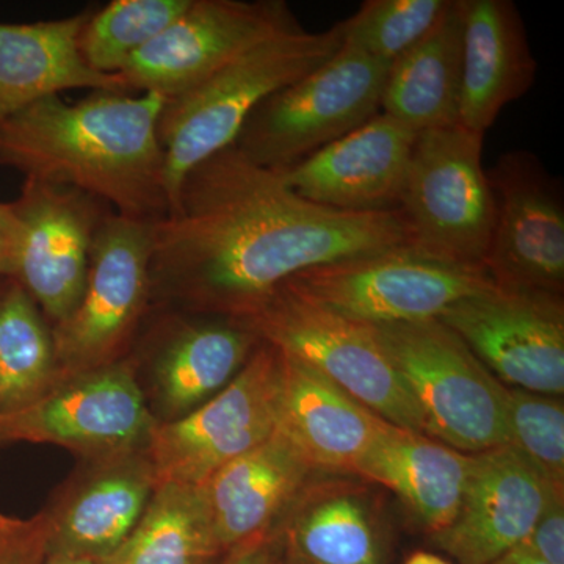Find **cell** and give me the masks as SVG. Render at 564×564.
<instances>
[{
  "label": "cell",
  "mask_w": 564,
  "mask_h": 564,
  "mask_svg": "<svg viewBox=\"0 0 564 564\" xmlns=\"http://www.w3.org/2000/svg\"><path fill=\"white\" fill-rule=\"evenodd\" d=\"M406 243L399 210L318 206L232 144L196 165L151 225L152 291L240 321L295 274Z\"/></svg>",
  "instance_id": "cell-1"
},
{
  "label": "cell",
  "mask_w": 564,
  "mask_h": 564,
  "mask_svg": "<svg viewBox=\"0 0 564 564\" xmlns=\"http://www.w3.org/2000/svg\"><path fill=\"white\" fill-rule=\"evenodd\" d=\"M154 93L95 90L79 101L40 99L0 122V165L87 193L129 220L170 212Z\"/></svg>",
  "instance_id": "cell-2"
},
{
  "label": "cell",
  "mask_w": 564,
  "mask_h": 564,
  "mask_svg": "<svg viewBox=\"0 0 564 564\" xmlns=\"http://www.w3.org/2000/svg\"><path fill=\"white\" fill-rule=\"evenodd\" d=\"M343 41L340 22L328 31L285 33L263 41L192 90L165 101L158 133L165 155L170 209L184 177L232 147L263 99L328 61Z\"/></svg>",
  "instance_id": "cell-3"
},
{
  "label": "cell",
  "mask_w": 564,
  "mask_h": 564,
  "mask_svg": "<svg viewBox=\"0 0 564 564\" xmlns=\"http://www.w3.org/2000/svg\"><path fill=\"white\" fill-rule=\"evenodd\" d=\"M391 65L343 41L328 61L263 99L234 147L284 172L380 113Z\"/></svg>",
  "instance_id": "cell-4"
},
{
  "label": "cell",
  "mask_w": 564,
  "mask_h": 564,
  "mask_svg": "<svg viewBox=\"0 0 564 564\" xmlns=\"http://www.w3.org/2000/svg\"><path fill=\"white\" fill-rule=\"evenodd\" d=\"M425 421L426 436L463 454L507 444L505 384L437 321L372 326Z\"/></svg>",
  "instance_id": "cell-5"
},
{
  "label": "cell",
  "mask_w": 564,
  "mask_h": 564,
  "mask_svg": "<svg viewBox=\"0 0 564 564\" xmlns=\"http://www.w3.org/2000/svg\"><path fill=\"white\" fill-rule=\"evenodd\" d=\"M484 139L462 124L415 137L397 207L414 250L485 269L496 207L481 162Z\"/></svg>",
  "instance_id": "cell-6"
},
{
  "label": "cell",
  "mask_w": 564,
  "mask_h": 564,
  "mask_svg": "<svg viewBox=\"0 0 564 564\" xmlns=\"http://www.w3.org/2000/svg\"><path fill=\"white\" fill-rule=\"evenodd\" d=\"M282 285L369 326L434 321L456 303L497 288L481 267L441 261L408 243L314 267Z\"/></svg>",
  "instance_id": "cell-7"
},
{
  "label": "cell",
  "mask_w": 564,
  "mask_h": 564,
  "mask_svg": "<svg viewBox=\"0 0 564 564\" xmlns=\"http://www.w3.org/2000/svg\"><path fill=\"white\" fill-rule=\"evenodd\" d=\"M239 322L317 369L386 422L426 436L421 410L372 326L307 302L284 285Z\"/></svg>",
  "instance_id": "cell-8"
},
{
  "label": "cell",
  "mask_w": 564,
  "mask_h": 564,
  "mask_svg": "<svg viewBox=\"0 0 564 564\" xmlns=\"http://www.w3.org/2000/svg\"><path fill=\"white\" fill-rule=\"evenodd\" d=\"M282 355L261 339L231 383L181 417L155 423L143 455L154 486H202L252 448L280 423Z\"/></svg>",
  "instance_id": "cell-9"
},
{
  "label": "cell",
  "mask_w": 564,
  "mask_h": 564,
  "mask_svg": "<svg viewBox=\"0 0 564 564\" xmlns=\"http://www.w3.org/2000/svg\"><path fill=\"white\" fill-rule=\"evenodd\" d=\"M151 293V225L110 210L96 232L79 303L52 328L58 378L117 361Z\"/></svg>",
  "instance_id": "cell-10"
},
{
  "label": "cell",
  "mask_w": 564,
  "mask_h": 564,
  "mask_svg": "<svg viewBox=\"0 0 564 564\" xmlns=\"http://www.w3.org/2000/svg\"><path fill=\"white\" fill-rule=\"evenodd\" d=\"M35 402L0 413V441L62 445L104 459L143 452L152 421L131 361H115L63 380Z\"/></svg>",
  "instance_id": "cell-11"
},
{
  "label": "cell",
  "mask_w": 564,
  "mask_h": 564,
  "mask_svg": "<svg viewBox=\"0 0 564 564\" xmlns=\"http://www.w3.org/2000/svg\"><path fill=\"white\" fill-rule=\"evenodd\" d=\"M302 29L284 0H192L120 74L129 91L169 101L263 41Z\"/></svg>",
  "instance_id": "cell-12"
},
{
  "label": "cell",
  "mask_w": 564,
  "mask_h": 564,
  "mask_svg": "<svg viewBox=\"0 0 564 564\" xmlns=\"http://www.w3.org/2000/svg\"><path fill=\"white\" fill-rule=\"evenodd\" d=\"M486 173L496 207L486 273L507 291L563 295L564 206L558 182L525 151L507 152Z\"/></svg>",
  "instance_id": "cell-13"
},
{
  "label": "cell",
  "mask_w": 564,
  "mask_h": 564,
  "mask_svg": "<svg viewBox=\"0 0 564 564\" xmlns=\"http://www.w3.org/2000/svg\"><path fill=\"white\" fill-rule=\"evenodd\" d=\"M437 321L505 386L563 397V295L494 288L456 303Z\"/></svg>",
  "instance_id": "cell-14"
},
{
  "label": "cell",
  "mask_w": 564,
  "mask_h": 564,
  "mask_svg": "<svg viewBox=\"0 0 564 564\" xmlns=\"http://www.w3.org/2000/svg\"><path fill=\"white\" fill-rule=\"evenodd\" d=\"M11 204L22 228L13 280L57 325L79 303L96 232L111 209L76 188L31 177Z\"/></svg>",
  "instance_id": "cell-15"
},
{
  "label": "cell",
  "mask_w": 564,
  "mask_h": 564,
  "mask_svg": "<svg viewBox=\"0 0 564 564\" xmlns=\"http://www.w3.org/2000/svg\"><path fill=\"white\" fill-rule=\"evenodd\" d=\"M554 494L564 496L508 445L473 454L458 513L432 541L458 564H491L529 536Z\"/></svg>",
  "instance_id": "cell-16"
},
{
  "label": "cell",
  "mask_w": 564,
  "mask_h": 564,
  "mask_svg": "<svg viewBox=\"0 0 564 564\" xmlns=\"http://www.w3.org/2000/svg\"><path fill=\"white\" fill-rule=\"evenodd\" d=\"M417 133L384 113L291 169L282 180L307 202L351 214L397 210Z\"/></svg>",
  "instance_id": "cell-17"
},
{
  "label": "cell",
  "mask_w": 564,
  "mask_h": 564,
  "mask_svg": "<svg viewBox=\"0 0 564 564\" xmlns=\"http://www.w3.org/2000/svg\"><path fill=\"white\" fill-rule=\"evenodd\" d=\"M315 470L289 437L276 432L202 485L223 555L280 527Z\"/></svg>",
  "instance_id": "cell-18"
},
{
  "label": "cell",
  "mask_w": 564,
  "mask_h": 564,
  "mask_svg": "<svg viewBox=\"0 0 564 564\" xmlns=\"http://www.w3.org/2000/svg\"><path fill=\"white\" fill-rule=\"evenodd\" d=\"M463 70L458 124L485 135L508 104L534 85L538 65L511 0H459Z\"/></svg>",
  "instance_id": "cell-19"
},
{
  "label": "cell",
  "mask_w": 564,
  "mask_h": 564,
  "mask_svg": "<svg viewBox=\"0 0 564 564\" xmlns=\"http://www.w3.org/2000/svg\"><path fill=\"white\" fill-rule=\"evenodd\" d=\"M281 355L284 372L278 429L315 473L355 474L389 422L314 367Z\"/></svg>",
  "instance_id": "cell-20"
},
{
  "label": "cell",
  "mask_w": 564,
  "mask_h": 564,
  "mask_svg": "<svg viewBox=\"0 0 564 564\" xmlns=\"http://www.w3.org/2000/svg\"><path fill=\"white\" fill-rule=\"evenodd\" d=\"M88 10L62 20L0 22V122L40 99L68 90L129 91L121 74H102L82 57Z\"/></svg>",
  "instance_id": "cell-21"
},
{
  "label": "cell",
  "mask_w": 564,
  "mask_h": 564,
  "mask_svg": "<svg viewBox=\"0 0 564 564\" xmlns=\"http://www.w3.org/2000/svg\"><path fill=\"white\" fill-rule=\"evenodd\" d=\"M470 466L473 454L386 423L355 475L395 492L432 536L451 525L458 513Z\"/></svg>",
  "instance_id": "cell-22"
},
{
  "label": "cell",
  "mask_w": 564,
  "mask_h": 564,
  "mask_svg": "<svg viewBox=\"0 0 564 564\" xmlns=\"http://www.w3.org/2000/svg\"><path fill=\"white\" fill-rule=\"evenodd\" d=\"M154 478L141 456L115 459L51 514L46 556H87L109 560L129 540L147 510Z\"/></svg>",
  "instance_id": "cell-23"
},
{
  "label": "cell",
  "mask_w": 564,
  "mask_h": 564,
  "mask_svg": "<svg viewBox=\"0 0 564 564\" xmlns=\"http://www.w3.org/2000/svg\"><path fill=\"white\" fill-rule=\"evenodd\" d=\"M462 70V3L451 0L436 28L392 63L381 113L415 133L458 124Z\"/></svg>",
  "instance_id": "cell-24"
},
{
  "label": "cell",
  "mask_w": 564,
  "mask_h": 564,
  "mask_svg": "<svg viewBox=\"0 0 564 564\" xmlns=\"http://www.w3.org/2000/svg\"><path fill=\"white\" fill-rule=\"evenodd\" d=\"M259 343L245 323L218 315L176 326L155 361L165 414L173 421L217 395L243 369Z\"/></svg>",
  "instance_id": "cell-25"
},
{
  "label": "cell",
  "mask_w": 564,
  "mask_h": 564,
  "mask_svg": "<svg viewBox=\"0 0 564 564\" xmlns=\"http://www.w3.org/2000/svg\"><path fill=\"white\" fill-rule=\"evenodd\" d=\"M278 530L282 543L311 564H384L380 524L358 486H306Z\"/></svg>",
  "instance_id": "cell-26"
},
{
  "label": "cell",
  "mask_w": 564,
  "mask_h": 564,
  "mask_svg": "<svg viewBox=\"0 0 564 564\" xmlns=\"http://www.w3.org/2000/svg\"><path fill=\"white\" fill-rule=\"evenodd\" d=\"M202 486H155L124 545L107 564H220Z\"/></svg>",
  "instance_id": "cell-27"
},
{
  "label": "cell",
  "mask_w": 564,
  "mask_h": 564,
  "mask_svg": "<svg viewBox=\"0 0 564 564\" xmlns=\"http://www.w3.org/2000/svg\"><path fill=\"white\" fill-rule=\"evenodd\" d=\"M58 378L52 329L20 282L0 295V413L28 406Z\"/></svg>",
  "instance_id": "cell-28"
},
{
  "label": "cell",
  "mask_w": 564,
  "mask_h": 564,
  "mask_svg": "<svg viewBox=\"0 0 564 564\" xmlns=\"http://www.w3.org/2000/svg\"><path fill=\"white\" fill-rule=\"evenodd\" d=\"M192 0H113L88 10L80 32L82 57L102 74H120L137 52L152 43Z\"/></svg>",
  "instance_id": "cell-29"
},
{
  "label": "cell",
  "mask_w": 564,
  "mask_h": 564,
  "mask_svg": "<svg viewBox=\"0 0 564 564\" xmlns=\"http://www.w3.org/2000/svg\"><path fill=\"white\" fill-rule=\"evenodd\" d=\"M505 434L511 451L564 492L563 397L505 386Z\"/></svg>",
  "instance_id": "cell-30"
},
{
  "label": "cell",
  "mask_w": 564,
  "mask_h": 564,
  "mask_svg": "<svg viewBox=\"0 0 564 564\" xmlns=\"http://www.w3.org/2000/svg\"><path fill=\"white\" fill-rule=\"evenodd\" d=\"M451 0H367L340 22L344 41L392 65L436 28Z\"/></svg>",
  "instance_id": "cell-31"
},
{
  "label": "cell",
  "mask_w": 564,
  "mask_h": 564,
  "mask_svg": "<svg viewBox=\"0 0 564 564\" xmlns=\"http://www.w3.org/2000/svg\"><path fill=\"white\" fill-rule=\"evenodd\" d=\"M50 513L31 519L0 513V564H44Z\"/></svg>",
  "instance_id": "cell-32"
},
{
  "label": "cell",
  "mask_w": 564,
  "mask_h": 564,
  "mask_svg": "<svg viewBox=\"0 0 564 564\" xmlns=\"http://www.w3.org/2000/svg\"><path fill=\"white\" fill-rule=\"evenodd\" d=\"M547 564H564V496L554 494L529 536L518 545Z\"/></svg>",
  "instance_id": "cell-33"
},
{
  "label": "cell",
  "mask_w": 564,
  "mask_h": 564,
  "mask_svg": "<svg viewBox=\"0 0 564 564\" xmlns=\"http://www.w3.org/2000/svg\"><path fill=\"white\" fill-rule=\"evenodd\" d=\"M22 228L11 203H0V276L17 274Z\"/></svg>",
  "instance_id": "cell-34"
},
{
  "label": "cell",
  "mask_w": 564,
  "mask_h": 564,
  "mask_svg": "<svg viewBox=\"0 0 564 564\" xmlns=\"http://www.w3.org/2000/svg\"><path fill=\"white\" fill-rule=\"evenodd\" d=\"M282 540L280 530L265 534L234 549L223 556L220 564H281Z\"/></svg>",
  "instance_id": "cell-35"
},
{
  "label": "cell",
  "mask_w": 564,
  "mask_h": 564,
  "mask_svg": "<svg viewBox=\"0 0 564 564\" xmlns=\"http://www.w3.org/2000/svg\"><path fill=\"white\" fill-rule=\"evenodd\" d=\"M491 564H547L538 560L536 556L527 554L522 549L516 547L514 551L508 552L502 558L496 560Z\"/></svg>",
  "instance_id": "cell-36"
},
{
  "label": "cell",
  "mask_w": 564,
  "mask_h": 564,
  "mask_svg": "<svg viewBox=\"0 0 564 564\" xmlns=\"http://www.w3.org/2000/svg\"><path fill=\"white\" fill-rule=\"evenodd\" d=\"M44 564H107L106 560L87 558V556H46Z\"/></svg>",
  "instance_id": "cell-37"
},
{
  "label": "cell",
  "mask_w": 564,
  "mask_h": 564,
  "mask_svg": "<svg viewBox=\"0 0 564 564\" xmlns=\"http://www.w3.org/2000/svg\"><path fill=\"white\" fill-rule=\"evenodd\" d=\"M404 564H451L443 556L432 554V552H415L406 560Z\"/></svg>",
  "instance_id": "cell-38"
},
{
  "label": "cell",
  "mask_w": 564,
  "mask_h": 564,
  "mask_svg": "<svg viewBox=\"0 0 564 564\" xmlns=\"http://www.w3.org/2000/svg\"><path fill=\"white\" fill-rule=\"evenodd\" d=\"M281 564H311V563L306 562V560H304L303 556H300L299 554H296V552H293L291 547H288V545L282 543Z\"/></svg>",
  "instance_id": "cell-39"
}]
</instances>
